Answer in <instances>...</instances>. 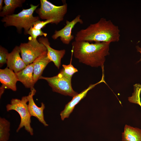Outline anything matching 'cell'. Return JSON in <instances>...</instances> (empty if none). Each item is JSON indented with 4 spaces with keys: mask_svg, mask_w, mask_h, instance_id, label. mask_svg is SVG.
<instances>
[{
    "mask_svg": "<svg viewBox=\"0 0 141 141\" xmlns=\"http://www.w3.org/2000/svg\"><path fill=\"white\" fill-rule=\"evenodd\" d=\"M103 82L104 81L103 76L100 81L95 84L90 85L87 88L73 97L71 100L66 105L64 109L61 112L60 115L61 120H63L65 118H68L76 105L86 96L88 91L97 84Z\"/></svg>",
    "mask_w": 141,
    "mask_h": 141,
    "instance_id": "obj_10",
    "label": "cell"
},
{
    "mask_svg": "<svg viewBox=\"0 0 141 141\" xmlns=\"http://www.w3.org/2000/svg\"><path fill=\"white\" fill-rule=\"evenodd\" d=\"M25 0H4V5L0 12V16L3 17L8 15L14 14L15 9L20 8Z\"/></svg>",
    "mask_w": 141,
    "mask_h": 141,
    "instance_id": "obj_17",
    "label": "cell"
},
{
    "mask_svg": "<svg viewBox=\"0 0 141 141\" xmlns=\"http://www.w3.org/2000/svg\"><path fill=\"white\" fill-rule=\"evenodd\" d=\"M135 103L139 105L141 107V103L140 101V98H139L136 101Z\"/></svg>",
    "mask_w": 141,
    "mask_h": 141,
    "instance_id": "obj_25",
    "label": "cell"
},
{
    "mask_svg": "<svg viewBox=\"0 0 141 141\" xmlns=\"http://www.w3.org/2000/svg\"><path fill=\"white\" fill-rule=\"evenodd\" d=\"M36 91L34 88L31 89L28 96V110L31 116L37 118L38 121L45 126H48L44 120L43 111L45 107L44 104L41 103L40 107H38L35 104L33 99V96L35 95Z\"/></svg>",
    "mask_w": 141,
    "mask_h": 141,
    "instance_id": "obj_11",
    "label": "cell"
},
{
    "mask_svg": "<svg viewBox=\"0 0 141 141\" xmlns=\"http://www.w3.org/2000/svg\"><path fill=\"white\" fill-rule=\"evenodd\" d=\"M9 54L8 50L1 45L0 46V66L2 67L7 63Z\"/></svg>",
    "mask_w": 141,
    "mask_h": 141,
    "instance_id": "obj_21",
    "label": "cell"
},
{
    "mask_svg": "<svg viewBox=\"0 0 141 141\" xmlns=\"http://www.w3.org/2000/svg\"><path fill=\"white\" fill-rule=\"evenodd\" d=\"M110 44L75 40L72 45L74 56L80 62L93 67H101L103 69L105 57L110 54Z\"/></svg>",
    "mask_w": 141,
    "mask_h": 141,
    "instance_id": "obj_1",
    "label": "cell"
},
{
    "mask_svg": "<svg viewBox=\"0 0 141 141\" xmlns=\"http://www.w3.org/2000/svg\"><path fill=\"white\" fill-rule=\"evenodd\" d=\"M40 7L35 10L38 16L42 19H52L53 24L58 25L62 21L67 9V3L56 6L46 0H40Z\"/></svg>",
    "mask_w": 141,
    "mask_h": 141,
    "instance_id": "obj_5",
    "label": "cell"
},
{
    "mask_svg": "<svg viewBox=\"0 0 141 141\" xmlns=\"http://www.w3.org/2000/svg\"><path fill=\"white\" fill-rule=\"evenodd\" d=\"M30 38L27 42L21 43L19 46L21 57L27 65L32 63L38 57L47 52L43 44L37 39L34 40Z\"/></svg>",
    "mask_w": 141,
    "mask_h": 141,
    "instance_id": "obj_6",
    "label": "cell"
},
{
    "mask_svg": "<svg viewBox=\"0 0 141 141\" xmlns=\"http://www.w3.org/2000/svg\"><path fill=\"white\" fill-rule=\"evenodd\" d=\"M19 46H16L13 50L9 53L7 58V67L17 73L25 68L27 65L21 57Z\"/></svg>",
    "mask_w": 141,
    "mask_h": 141,
    "instance_id": "obj_12",
    "label": "cell"
},
{
    "mask_svg": "<svg viewBox=\"0 0 141 141\" xmlns=\"http://www.w3.org/2000/svg\"><path fill=\"white\" fill-rule=\"evenodd\" d=\"M39 42L43 44L46 47L48 58L52 62L58 69L61 65V60L66 53L65 49L57 50L55 49L50 46V43L46 37H39L38 39Z\"/></svg>",
    "mask_w": 141,
    "mask_h": 141,
    "instance_id": "obj_13",
    "label": "cell"
},
{
    "mask_svg": "<svg viewBox=\"0 0 141 141\" xmlns=\"http://www.w3.org/2000/svg\"><path fill=\"white\" fill-rule=\"evenodd\" d=\"M136 48L137 49V51L140 52L141 54L140 58L137 62H138L141 61V47H139L138 45H137L136 46Z\"/></svg>",
    "mask_w": 141,
    "mask_h": 141,
    "instance_id": "obj_23",
    "label": "cell"
},
{
    "mask_svg": "<svg viewBox=\"0 0 141 141\" xmlns=\"http://www.w3.org/2000/svg\"><path fill=\"white\" fill-rule=\"evenodd\" d=\"M51 62L48 57L47 52L39 56L33 62V78L35 83L42 76L46 66Z\"/></svg>",
    "mask_w": 141,
    "mask_h": 141,
    "instance_id": "obj_15",
    "label": "cell"
},
{
    "mask_svg": "<svg viewBox=\"0 0 141 141\" xmlns=\"http://www.w3.org/2000/svg\"><path fill=\"white\" fill-rule=\"evenodd\" d=\"M28 102V96H23L20 99L13 98L10 104H8L6 106L7 111L14 110L19 114L21 120L19 125L16 130L18 132L20 129L24 127L25 129L31 136L33 134V131L31 125V116L30 113L27 102Z\"/></svg>",
    "mask_w": 141,
    "mask_h": 141,
    "instance_id": "obj_4",
    "label": "cell"
},
{
    "mask_svg": "<svg viewBox=\"0 0 141 141\" xmlns=\"http://www.w3.org/2000/svg\"><path fill=\"white\" fill-rule=\"evenodd\" d=\"M73 55V50H72V56L70 63L67 65L63 64L62 68L59 73L68 79L71 80L73 75L78 72V69L74 67L72 64V56Z\"/></svg>",
    "mask_w": 141,
    "mask_h": 141,
    "instance_id": "obj_19",
    "label": "cell"
},
{
    "mask_svg": "<svg viewBox=\"0 0 141 141\" xmlns=\"http://www.w3.org/2000/svg\"><path fill=\"white\" fill-rule=\"evenodd\" d=\"M33 63L28 65L24 69L16 73L19 81L26 88L31 89L34 88L35 84L33 78Z\"/></svg>",
    "mask_w": 141,
    "mask_h": 141,
    "instance_id": "obj_14",
    "label": "cell"
},
{
    "mask_svg": "<svg viewBox=\"0 0 141 141\" xmlns=\"http://www.w3.org/2000/svg\"><path fill=\"white\" fill-rule=\"evenodd\" d=\"M10 123L4 118H0V141H8L10 134Z\"/></svg>",
    "mask_w": 141,
    "mask_h": 141,
    "instance_id": "obj_18",
    "label": "cell"
},
{
    "mask_svg": "<svg viewBox=\"0 0 141 141\" xmlns=\"http://www.w3.org/2000/svg\"><path fill=\"white\" fill-rule=\"evenodd\" d=\"M54 21V20L52 19L46 20L45 21H41L40 20L34 24L33 27L36 29L42 30L47 24L49 23L53 24Z\"/></svg>",
    "mask_w": 141,
    "mask_h": 141,
    "instance_id": "obj_22",
    "label": "cell"
},
{
    "mask_svg": "<svg viewBox=\"0 0 141 141\" xmlns=\"http://www.w3.org/2000/svg\"><path fill=\"white\" fill-rule=\"evenodd\" d=\"M39 79L46 80L53 92L72 97L78 94L73 89L71 80L67 78L60 73L56 76L52 77L41 76L39 78Z\"/></svg>",
    "mask_w": 141,
    "mask_h": 141,
    "instance_id": "obj_7",
    "label": "cell"
},
{
    "mask_svg": "<svg viewBox=\"0 0 141 141\" xmlns=\"http://www.w3.org/2000/svg\"><path fill=\"white\" fill-rule=\"evenodd\" d=\"M19 81L15 73L7 67L0 69V81L2 85L0 87V98L6 89L13 91L17 90L16 83Z\"/></svg>",
    "mask_w": 141,
    "mask_h": 141,
    "instance_id": "obj_9",
    "label": "cell"
},
{
    "mask_svg": "<svg viewBox=\"0 0 141 141\" xmlns=\"http://www.w3.org/2000/svg\"><path fill=\"white\" fill-rule=\"evenodd\" d=\"M30 36V38L32 39L36 40L38 36H43L46 37L47 34L43 31L42 30H37L33 28V27H31L27 32V34Z\"/></svg>",
    "mask_w": 141,
    "mask_h": 141,
    "instance_id": "obj_20",
    "label": "cell"
},
{
    "mask_svg": "<svg viewBox=\"0 0 141 141\" xmlns=\"http://www.w3.org/2000/svg\"><path fill=\"white\" fill-rule=\"evenodd\" d=\"M11 141V140H10V141Z\"/></svg>",
    "mask_w": 141,
    "mask_h": 141,
    "instance_id": "obj_26",
    "label": "cell"
},
{
    "mask_svg": "<svg viewBox=\"0 0 141 141\" xmlns=\"http://www.w3.org/2000/svg\"><path fill=\"white\" fill-rule=\"evenodd\" d=\"M81 15H79L71 21L67 20L66 25L61 29L55 31L54 34L51 37L54 40H56L58 38L62 43L65 44H68L74 38L73 35H72V29L77 23L82 24L83 23L82 20L80 19Z\"/></svg>",
    "mask_w": 141,
    "mask_h": 141,
    "instance_id": "obj_8",
    "label": "cell"
},
{
    "mask_svg": "<svg viewBox=\"0 0 141 141\" xmlns=\"http://www.w3.org/2000/svg\"><path fill=\"white\" fill-rule=\"evenodd\" d=\"M122 137V141H141V129L126 125Z\"/></svg>",
    "mask_w": 141,
    "mask_h": 141,
    "instance_id": "obj_16",
    "label": "cell"
},
{
    "mask_svg": "<svg viewBox=\"0 0 141 141\" xmlns=\"http://www.w3.org/2000/svg\"><path fill=\"white\" fill-rule=\"evenodd\" d=\"M120 36L118 26L110 20L101 18L97 22L78 31L75 40L110 43L119 41Z\"/></svg>",
    "mask_w": 141,
    "mask_h": 141,
    "instance_id": "obj_2",
    "label": "cell"
},
{
    "mask_svg": "<svg viewBox=\"0 0 141 141\" xmlns=\"http://www.w3.org/2000/svg\"><path fill=\"white\" fill-rule=\"evenodd\" d=\"M39 5H30V7L27 9H23L18 13L8 15L3 17L1 21L4 23L5 27L14 26L16 27L17 32L20 34L22 30H24V33L27 34L30 29L34 24L40 20L38 16H34L33 14Z\"/></svg>",
    "mask_w": 141,
    "mask_h": 141,
    "instance_id": "obj_3",
    "label": "cell"
},
{
    "mask_svg": "<svg viewBox=\"0 0 141 141\" xmlns=\"http://www.w3.org/2000/svg\"><path fill=\"white\" fill-rule=\"evenodd\" d=\"M3 0H0V11H1L3 8Z\"/></svg>",
    "mask_w": 141,
    "mask_h": 141,
    "instance_id": "obj_24",
    "label": "cell"
}]
</instances>
